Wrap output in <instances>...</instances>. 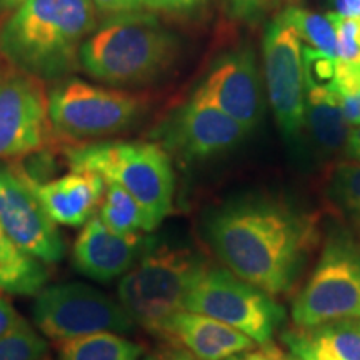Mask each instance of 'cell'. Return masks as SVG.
I'll list each match as a JSON object with an SVG mask.
<instances>
[{"label":"cell","instance_id":"cell-1","mask_svg":"<svg viewBox=\"0 0 360 360\" xmlns=\"http://www.w3.org/2000/svg\"><path fill=\"white\" fill-rule=\"evenodd\" d=\"M314 225L267 199L233 202L214 215L209 236L225 267L269 295L290 289Z\"/></svg>","mask_w":360,"mask_h":360},{"label":"cell","instance_id":"cell-2","mask_svg":"<svg viewBox=\"0 0 360 360\" xmlns=\"http://www.w3.org/2000/svg\"><path fill=\"white\" fill-rule=\"evenodd\" d=\"M96 12L92 0H25L0 29V52L34 77H62L79 67Z\"/></svg>","mask_w":360,"mask_h":360},{"label":"cell","instance_id":"cell-3","mask_svg":"<svg viewBox=\"0 0 360 360\" xmlns=\"http://www.w3.org/2000/svg\"><path fill=\"white\" fill-rule=\"evenodd\" d=\"M177 39L150 12L112 15L80 47L79 65L112 85L143 84L172 65Z\"/></svg>","mask_w":360,"mask_h":360},{"label":"cell","instance_id":"cell-4","mask_svg":"<svg viewBox=\"0 0 360 360\" xmlns=\"http://www.w3.org/2000/svg\"><path fill=\"white\" fill-rule=\"evenodd\" d=\"M72 170H89L119 184L146 210L154 229L172 210L174 170L164 147L150 142H98L70 148Z\"/></svg>","mask_w":360,"mask_h":360},{"label":"cell","instance_id":"cell-5","mask_svg":"<svg viewBox=\"0 0 360 360\" xmlns=\"http://www.w3.org/2000/svg\"><path fill=\"white\" fill-rule=\"evenodd\" d=\"M205 262L187 249L162 245L146 250L119 283V300L134 323L159 335L162 326L184 310L187 292Z\"/></svg>","mask_w":360,"mask_h":360},{"label":"cell","instance_id":"cell-6","mask_svg":"<svg viewBox=\"0 0 360 360\" xmlns=\"http://www.w3.org/2000/svg\"><path fill=\"white\" fill-rule=\"evenodd\" d=\"M184 310L227 323L259 344L270 342L283 319L282 307L267 292L229 269L209 265L193 278Z\"/></svg>","mask_w":360,"mask_h":360},{"label":"cell","instance_id":"cell-7","mask_svg":"<svg viewBox=\"0 0 360 360\" xmlns=\"http://www.w3.org/2000/svg\"><path fill=\"white\" fill-rule=\"evenodd\" d=\"M360 317V249L350 237L334 236L297 295L292 319L297 327H314Z\"/></svg>","mask_w":360,"mask_h":360},{"label":"cell","instance_id":"cell-8","mask_svg":"<svg viewBox=\"0 0 360 360\" xmlns=\"http://www.w3.org/2000/svg\"><path fill=\"white\" fill-rule=\"evenodd\" d=\"M142 107V97L79 79L64 80L49 94L51 127L69 141L120 132L134 122Z\"/></svg>","mask_w":360,"mask_h":360},{"label":"cell","instance_id":"cell-9","mask_svg":"<svg viewBox=\"0 0 360 360\" xmlns=\"http://www.w3.org/2000/svg\"><path fill=\"white\" fill-rule=\"evenodd\" d=\"M34 321L44 335L70 340L98 332H129L134 321L120 304L85 283H57L37 292Z\"/></svg>","mask_w":360,"mask_h":360},{"label":"cell","instance_id":"cell-10","mask_svg":"<svg viewBox=\"0 0 360 360\" xmlns=\"http://www.w3.org/2000/svg\"><path fill=\"white\" fill-rule=\"evenodd\" d=\"M264 65L269 102L278 127L285 137H297L305 125L302 45L282 13L265 30Z\"/></svg>","mask_w":360,"mask_h":360},{"label":"cell","instance_id":"cell-11","mask_svg":"<svg viewBox=\"0 0 360 360\" xmlns=\"http://www.w3.org/2000/svg\"><path fill=\"white\" fill-rule=\"evenodd\" d=\"M51 130L49 96L40 79L15 67L0 72V159L40 150Z\"/></svg>","mask_w":360,"mask_h":360},{"label":"cell","instance_id":"cell-12","mask_svg":"<svg viewBox=\"0 0 360 360\" xmlns=\"http://www.w3.org/2000/svg\"><path fill=\"white\" fill-rule=\"evenodd\" d=\"M0 225L20 252L44 264L58 262L65 245L56 222L27 182L22 169L0 165Z\"/></svg>","mask_w":360,"mask_h":360},{"label":"cell","instance_id":"cell-13","mask_svg":"<svg viewBox=\"0 0 360 360\" xmlns=\"http://www.w3.org/2000/svg\"><path fill=\"white\" fill-rule=\"evenodd\" d=\"M192 97L209 103L252 130L262 114L257 60L250 49L225 53Z\"/></svg>","mask_w":360,"mask_h":360},{"label":"cell","instance_id":"cell-14","mask_svg":"<svg viewBox=\"0 0 360 360\" xmlns=\"http://www.w3.org/2000/svg\"><path fill=\"white\" fill-rule=\"evenodd\" d=\"M249 132L231 115L192 97L169 122L164 143L182 159H207L231 150Z\"/></svg>","mask_w":360,"mask_h":360},{"label":"cell","instance_id":"cell-15","mask_svg":"<svg viewBox=\"0 0 360 360\" xmlns=\"http://www.w3.org/2000/svg\"><path fill=\"white\" fill-rule=\"evenodd\" d=\"M152 245L141 233L119 236L107 229L98 215L85 222L74 245V265L85 277L109 282L124 276Z\"/></svg>","mask_w":360,"mask_h":360},{"label":"cell","instance_id":"cell-16","mask_svg":"<svg viewBox=\"0 0 360 360\" xmlns=\"http://www.w3.org/2000/svg\"><path fill=\"white\" fill-rule=\"evenodd\" d=\"M159 335L199 360H227L255 347L254 340L237 328L188 310L174 314Z\"/></svg>","mask_w":360,"mask_h":360},{"label":"cell","instance_id":"cell-17","mask_svg":"<svg viewBox=\"0 0 360 360\" xmlns=\"http://www.w3.org/2000/svg\"><path fill=\"white\" fill-rule=\"evenodd\" d=\"M40 205L58 225L79 227L94 217L105 193V180L89 170H72L56 180L39 182L25 174Z\"/></svg>","mask_w":360,"mask_h":360},{"label":"cell","instance_id":"cell-18","mask_svg":"<svg viewBox=\"0 0 360 360\" xmlns=\"http://www.w3.org/2000/svg\"><path fill=\"white\" fill-rule=\"evenodd\" d=\"M282 340L297 360H360V317L297 327Z\"/></svg>","mask_w":360,"mask_h":360},{"label":"cell","instance_id":"cell-19","mask_svg":"<svg viewBox=\"0 0 360 360\" xmlns=\"http://www.w3.org/2000/svg\"><path fill=\"white\" fill-rule=\"evenodd\" d=\"M305 124L323 152H337L347 143L350 125L340 107L334 85H305Z\"/></svg>","mask_w":360,"mask_h":360},{"label":"cell","instance_id":"cell-20","mask_svg":"<svg viewBox=\"0 0 360 360\" xmlns=\"http://www.w3.org/2000/svg\"><path fill=\"white\" fill-rule=\"evenodd\" d=\"M47 278L49 270L44 262L17 249L0 225V292L37 294Z\"/></svg>","mask_w":360,"mask_h":360},{"label":"cell","instance_id":"cell-21","mask_svg":"<svg viewBox=\"0 0 360 360\" xmlns=\"http://www.w3.org/2000/svg\"><path fill=\"white\" fill-rule=\"evenodd\" d=\"M98 219L119 236L154 231V225L142 205L124 187L114 182H105V193L98 205Z\"/></svg>","mask_w":360,"mask_h":360},{"label":"cell","instance_id":"cell-22","mask_svg":"<svg viewBox=\"0 0 360 360\" xmlns=\"http://www.w3.org/2000/svg\"><path fill=\"white\" fill-rule=\"evenodd\" d=\"M142 347L115 332H98L62 342L58 360H139Z\"/></svg>","mask_w":360,"mask_h":360},{"label":"cell","instance_id":"cell-23","mask_svg":"<svg viewBox=\"0 0 360 360\" xmlns=\"http://www.w3.org/2000/svg\"><path fill=\"white\" fill-rule=\"evenodd\" d=\"M282 17L294 27L300 40H305L309 47L337 58V30L330 17L307 11V8L289 6L282 12Z\"/></svg>","mask_w":360,"mask_h":360},{"label":"cell","instance_id":"cell-24","mask_svg":"<svg viewBox=\"0 0 360 360\" xmlns=\"http://www.w3.org/2000/svg\"><path fill=\"white\" fill-rule=\"evenodd\" d=\"M45 355L47 344L27 322L0 339V360H44Z\"/></svg>","mask_w":360,"mask_h":360},{"label":"cell","instance_id":"cell-25","mask_svg":"<svg viewBox=\"0 0 360 360\" xmlns=\"http://www.w3.org/2000/svg\"><path fill=\"white\" fill-rule=\"evenodd\" d=\"M334 192L350 219L360 229V160L344 162L335 169Z\"/></svg>","mask_w":360,"mask_h":360},{"label":"cell","instance_id":"cell-26","mask_svg":"<svg viewBox=\"0 0 360 360\" xmlns=\"http://www.w3.org/2000/svg\"><path fill=\"white\" fill-rule=\"evenodd\" d=\"M278 0H227L229 13L237 20H255L274 7Z\"/></svg>","mask_w":360,"mask_h":360},{"label":"cell","instance_id":"cell-27","mask_svg":"<svg viewBox=\"0 0 360 360\" xmlns=\"http://www.w3.org/2000/svg\"><path fill=\"white\" fill-rule=\"evenodd\" d=\"M96 11L107 15H119V13L137 12L143 7V0H92Z\"/></svg>","mask_w":360,"mask_h":360},{"label":"cell","instance_id":"cell-28","mask_svg":"<svg viewBox=\"0 0 360 360\" xmlns=\"http://www.w3.org/2000/svg\"><path fill=\"white\" fill-rule=\"evenodd\" d=\"M200 2L202 0H143V7L157 12L184 13L193 11Z\"/></svg>","mask_w":360,"mask_h":360},{"label":"cell","instance_id":"cell-29","mask_svg":"<svg viewBox=\"0 0 360 360\" xmlns=\"http://www.w3.org/2000/svg\"><path fill=\"white\" fill-rule=\"evenodd\" d=\"M25 321L20 317L19 312L12 307V304L7 299L0 295V339L11 334L17 327L22 326Z\"/></svg>","mask_w":360,"mask_h":360},{"label":"cell","instance_id":"cell-30","mask_svg":"<svg viewBox=\"0 0 360 360\" xmlns=\"http://www.w3.org/2000/svg\"><path fill=\"white\" fill-rule=\"evenodd\" d=\"M146 360H195V357L184 349L165 347V349L155 350V352H152L150 355H147Z\"/></svg>","mask_w":360,"mask_h":360},{"label":"cell","instance_id":"cell-31","mask_svg":"<svg viewBox=\"0 0 360 360\" xmlns=\"http://www.w3.org/2000/svg\"><path fill=\"white\" fill-rule=\"evenodd\" d=\"M237 360H289L283 357V354L278 350L277 347H274V345H265V347L259 349V350H252L247 355H244L242 359H237Z\"/></svg>","mask_w":360,"mask_h":360},{"label":"cell","instance_id":"cell-32","mask_svg":"<svg viewBox=\"0 0 360 360\" xmlns=\"http://www.w3.org/2000/svg\"><path fill=\"white\" fill-rule=\"evenodd\" d=\"M332 4L335 13L342 17H352V19L360 17V0H332Z\"/></svg>","mask_w":360,"mask_h":360},{"label":"cell","instance_id":"cell-33","mask_svg":"<svg viewBox=\"0 0 360 360\" xmlns=\"http://www.w3.org/2000/svg\"><path fill=\"white\" fill-rule=\"evenodd\" d=\"M345 147H347L349 157H352L354 160H360V125L350 130Z\"/></svg>","mask_w":360,"mask_h":360},{"label":"cell","instance_id":"cell-34","mask_svg":"<svg viewBox=\"0 0 360 360\" xmlns=\"http://www.w3.org/2000/svg\"><path fill=\"white\" fill-rule=\"evenodd\" d=\"M25 0H0V13L15 12Z\"/></svg>","mask_w":360,"mask_h":360},{"label":"cell","instance_id":"cell-35","mask_svg":"<svg viewBox=\"0 0 360 360\" xmlns=\"http://www.w3.org/2000/svg\"><path fill=\"white\" fill-rule=\"evenodd\" d=\"M357 20H359V35H360V17H359V19H357Z\"/></svg>","mask_w":360,"mask_h":360},{"label":"cell","instance_id":"cell-36","mask_svg":"<svg viewBox=\"0 0 360 360\" xmlns=\"http://www.w3.org/2000/svg\"><path fill=\"white\" fill-rule=\"evenodd\" d=\"M195 360H199V359H195ZM227 360H237V357H232V359H227Z\"/></svg>","mask_w":360,"mask_h":360}]
</instances>
